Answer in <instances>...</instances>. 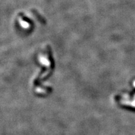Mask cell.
<instances>
[{"mask_svg": "<svg viewBox=\"0 0 135 135\" xmlns=\"http://www.w3.org/2000/svg\"><path fill=\"white\" fill-rule=\"evenodd\" d=\"M19 21L21 26L24 28H29L31 25L30 21L26 17L24 16L22 13H20V19Z\"/></svg>", "mask_w": 135, "mask_h": 135, "instance_id": "cell-1", "label": "cell"}, {"mask_svg": "<svg viewBox=\"0 0 135 135\" xmlns=\"http://www.w3.org/2000/svg\"><path fill=\"white\" fill-rule=\"evenodd\" d=\"M32 13H33V14L34 15H36V17L37 18V19L38 20V21L39 22H43V23H45V20L44 19H43V18H42L41 16H40V15H39L38 13L37 12H36L35 10H32Z\"/></svg>", "mask_w": 135, "mask_h": 135, "instance_id": "cell-2", "label": "cell"}]
</instances>
